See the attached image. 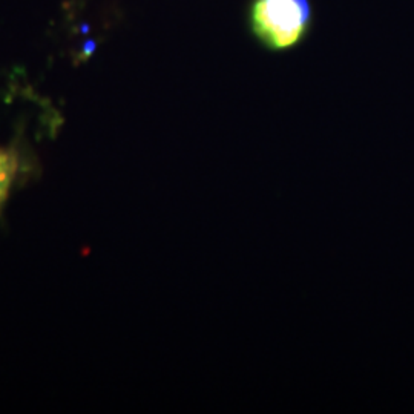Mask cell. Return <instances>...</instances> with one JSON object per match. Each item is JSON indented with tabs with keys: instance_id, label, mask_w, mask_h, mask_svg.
<instances>
[{
	"instance_id": "obj_1",
	"label": "cell",
	"mask_w": 414,
	"mask_h": 414,
	"mask_svg": "<svg viewBox=\"0 0 414 414\" xmlns=\"http://www.w3.org/2000/svg\"><path fill=\"white\" fill-rule=\"evenodd\" d=\"M250 20L254 33L267 48L289 49L307 31L309 0H255Z\"/></svg>"
},
{
	"instance_id": "obj_2",
	"label": "cell",
	"mask_w": 414,
	"mask_h": 414,
	"mask_svg": "<svg viewBox=\"0 0 414 414\" xmlns=\"http://www.w3.org/2000/svg\"><path fill=\"white\" fill-rule=\"evenodd\" d=\"M19 161L14 152L0 148V210L11 192V186L17 175Z\"/></svg>"
}]
</instances>
